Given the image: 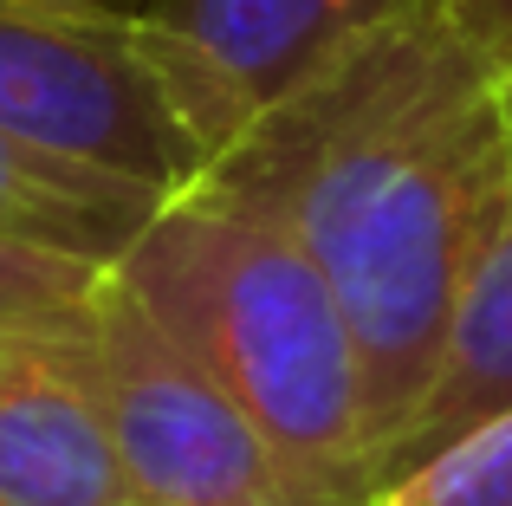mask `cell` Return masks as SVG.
<instances>
[{"label": "cell", "instance_id": "4fadbf2b", "mask_svg": "<svg viewBox=\"0 0 512 506\" xmlns=\"http://www.w3.org/2000/svg\"><path fill=\"white\" fill-rule=\"evenodd\" d=\"M52 7H124V13H130L137 0H52Z\"/></svg>", "mask_w": 512, "mask_h": 506}, {"label": "cell", "instance_id": "52a82bcc", "mask_svg": "<svg viewBox=\"0 0 512 506\" xmlns=\"http://www.w3.org/2000/svg\"><path fill=\"white\" fill-rule=\"evenodd\" d=\"M500 409H512V189L487 247L474 253V266L461 279V299L448 312L422 396L376 455V481L389 487L396 474L422 468L428 455H441L467 429L493 422Z\"/></svg>", "mask_w": 512, "mask_h": 506}, {"label": "cell", "instance_id": "7a4b0ae2", "mask_svg": "<svg viewBox=\"0 0 512 506\" xmlns=\"http://www.w3.org/2000/svg\"><path fill=\"white\" fill-rule=\"evenodd\" d=\"M117 279L247 409L299 506H376L363 351L325 266L286 221L201 176L156 208Z\"/></svg>", "mask_w": 512, "mask_h": 506}, {"label": "cell", "instance_id": "3957f363", "mask_svg": "<svg viewBox=\"0 0 512 506\" xmlns=\"http://www.w3.org/2000/svg\"><path fill=\"white\" fill-rule=\"evenodd\" d=\"M72 351L111 429L124 506H299L247 409L143 312L117 266Z\"/></svg>", "mask_w": 512, "mask_h": 506}, {"label": "cell", "instance_id": "ba28073f", "mask_svg": "<svg viewBox=\"0 0 512 506\" xmlns=\"http://www.w3.org/2000/svg\"><path fill=\"white\" fill-rule=\"evenodd\" d=\"M169 195L143 189V182L104 176L72 156L33 150V143L0 130V241L78 253V260L117 266L143 228L156 221Z\"/></svg>", "mask_w": 512, "mask_h": 506}, {"label": "cell", "instance_id": "8992f818", "mask_svg": "<svg viewBox=\"0 0 512 506\" xmlns=\"http://www.w3.org/2000/svg\"><path fill=\"white\" fill-rule=\"evenodd\" d=\"M0 506H124L72 331L0 325Z\"/></svg>", "mask_w": 512, "mask_h": 506}, {"label": "cell", "instance_id": "6da1fadb", "mask_svg": "<svg viewBox=\"0 0 512 506\" xmlns=\"http://www.w3.org/2000/svg\"><path fill=\"white\" fill-rule=\"evenodd\" d=\"M208 182L279 215L325 266L363 351L383 455L512 189L500 59L448 0H415L279 98L208 163Z\"/></svg>", "mask_w": 512, "mask_h": 506}, {"label": "cell", "instance_id": "5b68a950", "mask_svg": "<svg viewBox=\"0 0 512 506\" xmlns=\"http://www.w3.org/2000/svg\"><path fill=\"white\" fill-rule=\"evenodd\" d=\"M409 7L415 0H137L130 26L188 137L221 163L279 98Z\"/></svg>", "mask_w": 512, "mask_h": 506}, {"label": "cell", "instance_id": "277c9868", "mask_svg": "<svg viewBox=\"0 0 512 506\" xmlns=\"http://www.w3.org/2000/svg\"><path fill=\"white\" fill-rule=\"evenodd\" d=\"M0 130L156 195L208 176L124 7L0 0Z\"/></svg>", "mask_w": 512, "mask_h": 506}, {"label": "cell", "instance_id": "9c48e42d", "mask_svg": "<svg viewBox=\"0 0 512 506\" xmlns=\"http://www.w3.org/2000/svg\"><path fill=\"white\" fill-rule=\"evenodd\" d=\"M111 292V266L78 253L0 241V325L13 331H85Z\"/></svg>", "mask_w": 512, "mask_h": 506}, {"label": "cell", "instance_id": "7c38bea8", "mask_svg": "<svg viewBox=\"0 0 512 506\" xmlns=\"http://www.w3.org/2000/svg\"><path fill=\"white\" fill-rule=\"evenodd\" d=\"M500 117H506V143H512V52L500 59Z\"/></svg>", "mask_w": 512, "mask_h": 506}, {"label": "cell", "instance_id": "30bf717a", "mask_svg": "<svg viewBox=\"0 0 512 506\" xmlns=\"http://www.w3.org/2000/svg\"><path fill=\"white\" fill-rule=\"evenodd\" d=\"M376 506H512V409L396 474Z\"/></svg>", "mask_w": 512, "mask_h": 506}, {"label": "cell", "instance_id": "8fae6325", "mask_svg": "<svg viewBox=\"0 0 512 506\" xmlns=\"http://www.w3.org/2000/svg\"><path fill=\"white\" fill-rule=\"evenodd\" d=\"M448 13L493 52V59L512 52V0H448Z\"/></svg>", "mask_w": 512, "mask_h": 506}]
</instances>
